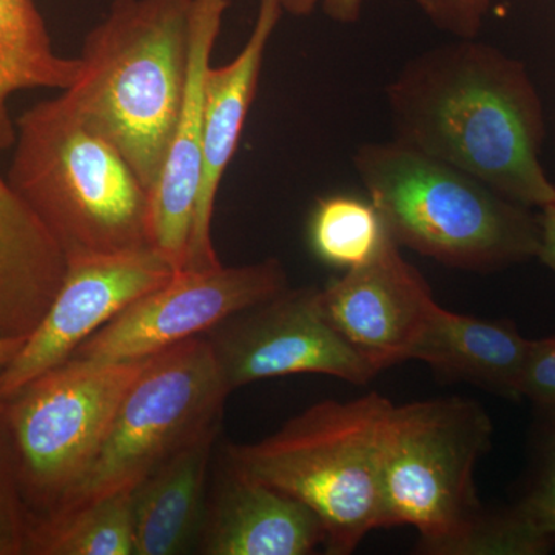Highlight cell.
Returning a JSON list of instances; mask_svg holds the SVG:
<instances>
[{
  "label": "cell",
  "mask_w": 555,
  "mask_h": 555,
  "mask_svg": "<svg viewBox=\"0 0 555 555\" xmlns=\"http://www.w3.org/2000/svg\"><path fill=\"white\" fill-rule=\"evenodd\" d=\"M76 57L53 49L36 0H0V133L10 126L9 101L20 91L67 89Z\"/></svg>",
  "instance_id": "cell-18"
},
{
  "label": "cell",
  "mask_w": 555,
  "mask_h": 555,
  "mask_svg": "<svg viewBox=\"0 0 555 555\" xmlns=\"http://www.w3.org/2000/svg\"><path fill=\"white\" fill-rule=\"evenodd\" d=\"M396 404L378 393L321 401L272 436L228 444L224 463L309 507L331 555L353 553L383 528V469Z\"/></svg>",
  "instance_id": "cell-4"
},
{
  "label": "cell",
  "mask_w": 555,
  "mask_h": 555,
  "mask_svg": "<svg viewBox=\"0 0 555 555\" xmlns=\"http://www.w3.org/2000/svg\"><path fill=\"white\" fill-rule=\"evenodd\" d=\"M517 505L547 535L555 539V425L543 438L531 485Z\"/></svg>",
  "instance_id": "cell-22"
},
{
  "label": "cell",
  "mask_w": 555,
  "mask_h": 555,
  "mask_svg": "<svg viewBox=\"0 0 555 555\" xmlns=\"http://www.w3.org/2000/svg\"><path fill=\"white\" fill-rule=\"evenodd\" d=\"M131 492H118L65 513L33 517L28 554L137 555Z\"/></svg>",
  "instance_id": "cell-19"
},
{
  "label": "cell",
  "mask_w": 555,
  "mask_h": 555,
  "mask_svg": "<svg viewBox=\"0 0 555 555\" xmlns=\"http://www.w3.org/2000/svg\"><path fill=\"white\" fill-rule=\"evenodd\" d=\"M352 163L398 246L474 272L539 257L542 228L531 207L473 175L397 139L360 145Z\"/></svg>",
  "instance_id": "cell-3"
},
{
  "label": "cell",
  "mask_w": 555,
  "mask_h": 555,
  "mask_svg": "<svg viewBox=\"0 0 555 555\" xmlns=\"http://www.w3.org/2000/svg\"><path fill=\"white\" fill-rule=\"evenodd\" d=\"M175 273L152 247L68 257L64 281L46 315L16 357L0 369V401L65 363L86 339Z\"/></svg>",
  "instance_id": "cell-11"
},
{
  "label": "cell",
  "mask_w": 555,
  "mask_h": 555,
  "mask_svg": "<svg viewBox=\"0 0 555 555\" xmlns=\"http://www.w3.org/2000/svg\"><path fill=\"white\" fill-rule=\"evenodd\" d=\"M389 236L371 201L334 195L318 201L309 224L317 257L335 268H360L378 254Z\"/></svg>",
  "instance_id": "cell-20"
},
{
  "label": "cell",
  "mask_w": 555,
  "mask_h": 555,
  "mask_svg": "<svg viewBox=\"0 0 555 555\" xmlns=\"http://www.w3.org/2000/svg\"><path fill=\"white\" fill-rule=\"evenodd\" d=\"M287 287L286 270L275 258L235 268L179 270L86 339L72 358L142 360L206 335L228 318Z\"/></svg>",
  "instance_id": "cell-9"
},
{
  "label": "cell",
  "mask_w": 555,
  "mask_h": 555,
  "mask_svg": "<svg viewBox=\"0 0 555 555\" xmlns=\"http://www.w3.org/2000/svg\"><path fill=\"white\" fill-rule=\"evenodd\" d=\"M24 341V338H0V369L5 367L16 357Z\"/></svg>",
  "instance_id": "cell-27"
},
{
  "label": "cell",
  "mask_w": 555,
  "mask_h": 555,
  "mask_svg": "<svg viewBox=\"0 0 555 555\" xmlns=\"http://www.w3.org/2000/svg\"><path fill=\"white\" fill-rule=\"evenodd\" d=\"M324 317L379 372L411 360L438 308L425 278L387 236L377 255L320 288Z\"/></svg>",
  "instance_id": "cell-12"
},
{
  "label": "cell",
  "mask_w": 555,
  "mask_h": 555,
  "mask_svg": "<svg viewBox=\"0 0 555 555\" xmlns=\"http://www.w3.org/2000/svg\"><path fill=\"white\" fill-rule=\"evenodd\" d=\"M524 398L555 425V337L529 339L521 375Z\"/></svg>",
  "instance_id": "cell-23"
},
{
  "label": "cell",
  "mask_w": 555,
  "mask_h": 555,
  "mask_svg": "<svg viewBox=\"0 0 555 555\" xmlns=\"http://www.w3.org/2000/svg\"><path fill=\"white\" fill-rule=\"evenodd\" d=\"M229 393L206 335L150 357L90 465L49 514L133 491L170 456L221 427Z\"/></svg>",
  "instance_id": "cell-7"
},
{
  "label": "cell",
  "mask_w": 555,
  "mask_h": 555,
  "mask_svg": "<svg viewBox=\"0 0 555 555\" xmlns=\"http://www.w3.org/2000/svg\"><path fill=\"white\" fill-rule=\"evenodd\" d=\"M438 30L455 39H474L483 28L494 0H414Z\"/></svg>",
  "instance_id": "cell-24"
},
{
  "label": "cell",
  "mask_w": 555,
  "mask_h": 555,
  "mask_svg": "<svg viewBox=\"0 0 555 555\" xmlns=\"http://www.w3.org/2000/svg\"><path fill=\"white\" fill-rule=\"evenodd\" d=\"M219 430L215 427L182 448L131 492L137 555L196 550L206 516L208 465Z\"/></svg>",
  "instance_id": "cell-17"
},
{
  "label": "cell",
  "mask_w": 555,
  "mask_h": 555,
  "mask_svg": "<svg viewBox=\"0 0 555 555\" xmlns=\"http://www.w3.org/2000/svg\"><path fill=\"white\" fill-rule=\"evenodd\" d=\"M529 338L509 320H480L438 306L411 352L449 378L521 400Z\"/></svg>",
  "instance_id": "cell-16"
},
{
  "label": "cell",
  "mask_w": 555,
  "mask_h": 555,
  "mask_svg": "<svg viewBox=\"0 0 555 555\" xmlns=\"http://www.w3.org/2000/svg\"><path fill=\"white\" fill-rule=\"evenodd\" d=\"M195 0H115L91 28L69 108L112 142L149 193L177 127L190 68Z\"/></svg>",
  "instance_id": "cell-2"
},
{
  "label": "cell",
  "mask_w": 555,
  "mask_h": 555,
  "mask_svg": "<svg viewBox=\"0 0 555 555\" xmlns=\"http://www.w3.org/2000/svg\"><path fill=\"white\" fill-rule=\"evenodd\" d=\"M206 337L230 392L261 379L328 375L366 385L379 374L324 317L320 288H286L241 310Z\"/></svg>",
  "instance_id": "cell-10"
},
{
  "label": "cell",
  "mask_w": 555,
  "mask_h": 555,
  "mask_svg": "<svg viewBox=\"0 0 555 555\" xmlns=\"http://www.w3.org/2000/svg\"><path fill=\"white\" fill-rule=\"evenodd\" d=\"M386 98L397 141L526 207L555 203L540 160L545 109L520 61L477 38L455 39L409 61Z\"/></svg>",
  "instance_id": "cell-1"
},
{
  "label": "cell",
  "mask_w": 555,
  "mask_h": 555,
  "mask_svg": "<svg viewBox=\"0 0 555 555\" xmlns=\"http://www.w3.org/2000/svg\"><path fill=\"white\" fill-rule=\"evenodd\" d=\"M539 221L542 228V246L537 258L553 270L555 275V203L542 208Z\"/></svg>",
  "instance_id": "cell-26"
},
{
  "label": "cell",
  "mask_w": 555,
  "mask_h": 555,
  "mask_svg": "<svg viewBox=\"0 0 555 555\" xmlns=\"http://www.w3.org/2000/svg\"><path fill=\"white\" fill-rule=\"evenodd\" d=\"M366 0H283L284 13L292 16H310L317 9L338 24H356L361 20Z\"/></svg>",
  "instance_id": "cell-25"
},
{
  "label": "cell",
  "mask_w": 555,
  "mask_h": 555,
  "mask_svg": "<svg viewBox=\"0 0 555 555\" xmlns=\"http://www.w3.org/2000/svg\"><path fill=\"white\" fill-rule=\"evenodd\" d=\"M229 0H195L190 35V68L184 102L166 160L155 188L150 192V247L184 270L201 181L203 152L204 76L221 31Z\"/></svg>",
  "instance_id": "cell-14"
},
{
  "label": "cell",
  "mask_w": 555,
  "mask_h": 555,
  "mask_svg": "<svg viewBox=\"0 0 555 555\" xmlns=\"http://www.w3.org/2000/svg\"><path fill=\"white\" fill-rule=\"evenodd\" d=\"M9 185L65 255L150 247V193L119 150L91 130L64 98L20 119Z\"/></svg>",
  "instance_id": "cell-5"
},
{
  "label": "cell",
  "mask_w": 555,
  "mask_h": 555,
  "mask_svg": "<svg viewBox=\"0 0 555 555\" xmlns=\"http://www.w3.org/2000/svg\"><path fill=\"white\" fill-rule=\"evenodd\" d=\"M324 545L320 520L308 506L236 473L224 463L196 553L204 555H308Z\"/></svg>",
  "instance_id": "cell-15"
},
{
  "label": "cell",
  "mask_w": 555,
  "mask_h": 555,
  "mask_svg": "<svg viewBox=\"0 0 555 555\" xmlns=\"http://www.w3.org/2000/svg\"><path fill=\"white\" fill-rule=\"evenodd\" d=\"M283 14V0H259L257 20L238 56L222 67L210 64L204 76L201 181L184 270L221 266L211 240L215 201L238 149L248 109L257 96L266 50Z\"/></svg>",
  "instance_id": "cell-13"
},
{
  "label": "cell",
  "mask_w": 555,
  "mask_h": 555,
  "mask_svg": "<svg viewBox=\"0 0 555 555\" xmlns=\"http://www.w3.org/2000/svg\"><path fill=\"white\" fill-rule=\"evenodd\" d=\"M149 360L69 358L0 401L33 517L56 509L78 483Z\"/></svg>",
  "instance_id": "cell-8"
},
{
  "label": "cell",
  "mask_w": 555,
  "mask_h": 555,
  "mask_svg": "<svg viewBox=\"0 0 555 555\" xmlns=\"http://www.w3.org/2000/svg\"><path fill=\"white\" fill-rule=\"evenodd\" d=\"M481 404L436 398L393 408L383 469V528L414 526L418 550L476 555L489 514L477 499L474 469L491 449Z\"/></svg>",
  "instance_id": "cell-6"
},
{
  "label": "cell",
  "mask_w": 555,
  "mask_h": 555,
  "mask_svg": "<svg viewBox=\"0 0 555 555\" xmlns=\"http://www.w3.org/2000/svg\"><path fill=\"white\" fill-rule=\"evenodd\" d=\"M31 524L33 513L0 406V555H27Z\"/></svg>",
  "instance_id": "cell-21"
}]
</instances>
